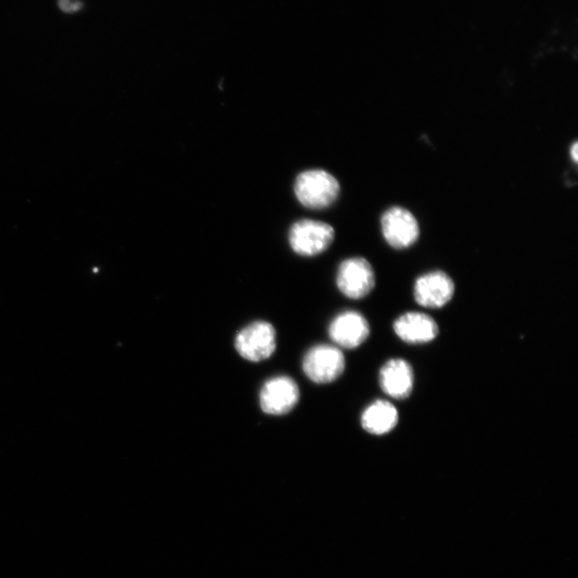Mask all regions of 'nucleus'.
<instances>
[{
  "label": "nucleus",
  "instance_id": "13",
  "mask_svg": "<svg viewBox=\"0 0 578 578\" xmlns=\"http://www.w3.org/2000/svg\"><path fill=\"white\" fill-rule=\"evenodd\" d=\"M57 5L66 14L78 13L84 8L82 0H57Z\"/></svg>",
  "mask_w": 578,
  "mask_h": 578
},
{
  "label": "nucleus",
  "instance_id": "10",
  "mask_svg": "<svg viewBox=\"0 0 578 578\" xmlns=\"http://www.w3.org/2000/svg\"><path fill=\"white\" fill-rule=\"evenodd\" d=\"M380 387L393 399H406L414 389V372L403 359L389 360L380 371Z\"/></svg>",
  "mask_w": 578,
  "mask_h": 578
},
{
  "label": "nucleus",
  "instance_id": "12",
  "mask_svg": "<svg viewBox=\"0 0 578 578\" xmlns=\"http://www.w3.org/2000/svg\"><path fill=\"white\" fill-rule=\"evenodd\" d=\"M399 422L397 408L388 401H376L364 410L361 416L362 428L373 435L391 432Z\"/></svg>",
  "mask_w": 578,
  "mask_h": 578
},
{
  "label": "nucleus",
  "instance_id": "1",
  "mask_svg": "<svg viewBox=\"0 0 578 578\" xmlns=\"http://www.w3.org/2000/svg\"><path fill=\"white\" fill-rule=\"evenodd\" d=\"M294 190L302 206L321 210L337 202L341 187L338 179L330 173L323 170H310L298 175Z\"/></svg>",
  "mask_w": 578,
  "mask_h": 578
},
{
  "label": "nucleus",
  "instance_id": "11",
  "mask_svg": "<svg viewBox=\"0 0 578 578\" xmlns=\"http://www.w3.org/2000/svg\"><path fill=\"white\" fill-rule=\"evenodd\" d=\"M397 336L408 344H425L435 340L438 326L434 319L424 313L410 312L402 315L394 323Z\"/></svg>",
  "mask_w": 578,
  "mask_h": 578
},
{
  "label": "nucleus",
  "instance_id": "2",
  "mask_svg": "<svg viewBox=\"0 0 578 578\" xmlns=\"http://www.w3.org/2000/svg\"><path fill=\"white\" fill-rule=\"evenodd\" d=\"M334 238H336V232L331 225L308 219L294 223L288 233L289 245L293 251L306 257L327 251Z\"/></svg>",
  "mask_w": 578,
  "mask_h": 578
},
{
  "label": "nucleus",
  "instance_id": "4",
  "mask_svg": "<svg viewBox=\"0 0 578 578\" xmlns=\"http://www.w3.org/2000/svg\"><path fill=\"white\" fill-rule=\"evenodd\" d=\"M235 347L240 357L247 361H265L276 352L277 331L268 322H254L238 332Z\"/></svg>",
  "mask_w": 578,
  "mask_h": 578
},
{
  "label": "nucleus",
  "instance_id": "6",
  "mask_svg": "<svg viewBox=\"0 0 578 578\" xmlns=\"http://www.w3.org/2000/svg\"><path fill=\"white\" fill-rule=\"evenodd\" d=\"M299 400V387L295 380L288 376L270 378L260 392L261 408L270 416H283L291 413Z\"/></svg>",
  "mask_w": 578,
  "mask_h": 578
},
{
  "label": "nucleus",
  "instance_id": "14",
  "mask_svg": "<svg viewBox=\"0 0 578 578\" xmlns=\"http://www.w3.org/2000/svg\"><path fill=\"white\" fill-rule=\"evenodd\" d=\"M571 157L572 160L577 163L578 160V144L575 142L571 148Z\"/></svg>",
  "mask_w": 578,
  "mask_h": 578
},
{
  "label": "nucleus",
  "instance_id": "8",
  "mask_svg": "<svg viewBox=\"0 0 578 578\" xmlns=\"http://www.w3.org/2000/svg\"><path fill=\"white\" fill-rule=\"evenodd\" d=\"M329 336L337 347L354 349L361 346L370 336V326L363 315L347 311L333 319Z\"/></svg>",
  "mask_w": 578,
  "mask_h": 578
},
{
  "label": "nucleus",
  "instance_id": "3",
  "mask_svg": "<svg viewBox=\"0 0 578 578\" xmlns=\"http://www.w3.org/2000/svg\"><path fill=\"white\" fill-rule=\"evenodd\" d=\"M345 357L337 346L321 344L309 349L303 358L302 369L311 382L330 384L345 371Z\"/></svg>",
  "mask_w": 578,
  "mask_h": 578
},
{
  "label": "nucleus",
  "instance_id": "5",
  "mask_svg": "<svg viewBox=\"0 0 578 578\" xmlns=\"http://www.w3.org/2000/svg\"><path fill=\"white\" fill-rule=\"evenodd\" d=\"M337 285L349 299L367 297L375 287V273L371 264L363 257L345 260L339 267Z\"/></svg>",
  "mask_w": 578,
  "mask_h": 578
},
{
  "label": "nucleus",
  "instance_id": "7",
  "mask_svg": "<svg viewBox=\"0 0 578 578\" xmlns=\"http://www.w3.org/2000/svg\"><path fill=\"white\" fill-rule=\"evenodd\" d=\"M382 231L388 245L397 250L412 247L420 236L417 219L402 207L388 209L382 218Z\"/></svg>",
  "mask_w": 578,
  "mask_h": 578
},
{
  "label": "nucleus",
  "instance_id": "9",
  "mask_svg": "<svg viewBox=\"0 0 578 578\" xmlns=\"http://www.w3.org/2000/svg\"><path fill=\"white\" fill-rule=\"evenodd\" d=\"M454 283L443 271L425 273L415 284V299L421 307L440 309L452 299Z\"/></svg>",
  "mask_w": 578,
  "mask_h": 578
}]
</instances>
